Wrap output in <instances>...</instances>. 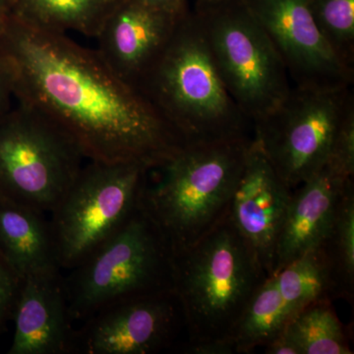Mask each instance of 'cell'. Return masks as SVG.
Wrapping results in <instances>:
<instances>
[{
  "label": "cell",
  "mask_w": 354,
  "mask_h": 354,
  "mask_svg": "<svg viewBox=\"0 0 354 354\" xmlns=\"http://www.w3.org/2000/svg\"><path fill=\"white\" fill-rule=\"evenodd\" d=\"M0 57L16 102L62 130L90 162L152 169L187 144L141 88L66 34L11 14L0 29Z\"/></svg>",
  "instance_id": "cell-1"
},
{
  "label": "cell",
  "mask_w": 354,
  "mask_h": 354,
  "mask_svg": "<svg viewBox=\"0 0 354 354\" xmlns=\"http://www.w3.org/2000/svg\"><path fill=\"white\" fill-rule=\"evenodd\" d=\"M251 140L187 143L148 169L141 205L172 253L194 244L227 215Z\"/></svg>",
  "instance_id": "cell-2"
},
{
  "label": "cell",
  "mask_w": 354,
  "mask_h": 354,
  "mask_svg": "<svg viewBox=\"0 0 354 354\" xmlns=\"http://www.w3.org/2000/svg\"><path fill=\"white\" fill-rule=\"evenodd\" d=\"M138 88L187 143L248 136L250 121L225 88L196 13L188 7Z\"/></svg>",
  "instance_id": "cell-3"
},
{
  "label": "cell",
  "mask_w": 354,
  "mask_h": 354,
  "mask_svg": "<svg viewBox=\"0 0 354 354\" xmlns=\"http://www.w3.org/2000/svg\"><path fill=\"white\" fill-rule=\"evenodd\" d=\"M266 278L227 215L194 244L172 253V286L183 312L186 346L230 344L235 325Z\"/></svg>",
  "instance_id": "cell-4"
},
{
  "label": "cell",
  "mask_w": 354,
  "mask_h": 354,
  "mask_svg": "<svg viewBox=\"0 0 354 354\" xmlns=\"http://www.w3.org/2000/svg\"><path fill=\"white\" fill-rule=\"evenodd\" d=\"M72 322L125 298L174 290L172 251L140 204L129 221L64 278Z\"/></svg>",
  "instance_id": "cell-5"
},
{
  "label": "cell",
  "mask_w": 354,
  "mask_h": 354,
  "mask_svg": "<svg viewBox=\"0 0 354 354\" xmlns=\"http://www.w3.org/2000/svg\"><path fill=\"white\" fill-rule=\"evenodd\" d=\"M225 88L250 123L285 101L290 79L285 64L243 0L194 10Z\"/></svg>",
  "instance_id": "cell-6"
},
{
  "label": "cell",
  "mask_w": 354,
  "mask_h": 354,
  "mask_svg": "<svg viewBox=\"0 0 354 354\" xmlns=\"http://www.w3.org/2000/svg\"><path fill=\"white\" fill-rule=\"evenodd\" d=\"M148 169L134 162L83 165L50 212L60 269L75 267L129 221L141 204Z\"/></svg>",
  "instance_id": "cell-7"
},
{
  "label": "cell",
  "mask_w": 354,
  "mask_h": 354,
  "mask_svg": "<svg viewBox=\"0 0 354 354\" xmlns=\"http://www.w3.org/2000/svg\"><path fill=\"white\" fill-rule=\"evenodd\" d=\"M80 149L17 104L0 118V198L50 213L83 167Z\"/></svg>",
  "instance_id": "cell-8"
},
{
  "label": "cell",
  "mask_w": 354,
  "mask_h": 354,
  "mask_svg": "<svg viewBox=\"0 0 354 354\" xmlns=\"http://www.w3.org/2000/svg\"><path fill=\"white\" fill-rule=\"evenodd\" d=\"M353 109L351 88L292 87L278 108L254 123L253 138L293 190L327 164L335 134Z\"/></svg>",
  "instance_id": "cell-9"
},
{
  "label": "cell",
  "mask_w": 354,
  "mask_h": 354,
  "mask_svg": "<svg viewBox=\"0 0 354 354\" xmlns=\"http://www.w3.org/2000/svg\"><path fill=\"white\" fill-rule=\"evenodd\" d=\"M185 332L174 290L125 298L97 310L74 332L72 354H153Z\"/></svg>",
  "instance_id": "cell-10"
},
{
  "label": "cell",
  "mask_w": 354,
  "mask_h": 354,
  "mask_svg": "<svg viewBox=\"0 0 354 354\" xmlns=\"http://www.w3.org/2000/svg\"><path fill=\"white\" fill-rule=\"evenodd\" d=\"M285 64L295 87L351 88L354 69L344 64L314 22L309 0H243Z\"/></svg>",
  "instance_id": "cell-11"
},
{
  "label": "cell",
  "mask_w": 354,
  "mask_h": 354,
  "mask_svg": "<svg viewBox=\"0 0 354 354\" xmlns=\"http://www.w3.org/2000/svg\"><path fill=\"white\" fill-rule=\"evenodd\" d=\"M291 193L252 137L227 216L268 277L274 270L277 242Z\"/></svg>",
  "instance_id": "cell-12"
},
{
  "label": "cell",
  "mask_w": 354,
  "mask_h": 354,
  "mask_svg": "<svg viewBox=\"0 0 354 354\" xmlns=\"http://www.w3.org/2000/svg\"><path fill=\"white\" fill-rule=\"evenodd\" d=\"M183 12L120 0L95 37V50L114 73L138 87L171 39Z\"/></svg>",
  "instance_id": "cell-13"
},
{
  "label": "cell",
  "mask_w": 354,
  "mask_h": 354,
  "mask_svg": "<svg viewBox=\"0 0 354 354\" xmlns=\"http://www.w3.org/2000/svg\"><path fill=\"white\" fill-rule=\"evenodd\" d=\"M9 354H72L74 329L60 270L22 279Z\"/></svg>",
  "instance_id": "cell-14"
},
{
  "label": "cell",
  "mask_w": 354,
  "mask_h": 354,
  "mask_svg": "<svg viewBox=\"0 0 354 354\" xmlns=\"http://www.w3.org/2000/svg\"><path fill=\"white\" fill-rule=\"evenodd\" d=\"M342 178L324 167L292 190L277 242L272 274L320 245L329 232L344 188Z\"/></svg>",
  "instance_id": "cell-15"
},
{
  "label": "cell",
  "mask_w": 354,
  "mask_h": 354,
  "mask_svg": "<svg viewBox=\"0 0 354 354\" xmlns=\"http://www.w3.org/2000/svg\"><path fill=\"white\" fill-rule=\"evenodd\" d=\"M0 254L22 278L38 272L62 271L46 214L1 198Z\"/></svg>",
  "instance_id": "cell-16"
},
{
  "label": "cell",
  "mask_w": 354,
  "mask_h": 354,
  "mask_svg": "<svg viewBox=\"0 0 354 354\" xmlns=\"http://www.w3.org/2000/svg\"><path fill=\"white\" fill-rule=\"evenodd\" d=\"M120 0H12V15L44 31L95 38Z\"/></svg>",
  "instance_id": "cell-17"
},
{
  "label": "cell",
  "mask_w": 354,
  "mask_h": 354,
  "mask_svg": "<svg viewBox=\"0 0 354 354\" xmlns=\"http://www.w3.org/2000/svg\"><path fill=\"white\" fill-rule=\"evenodd\" d=\"M290 320L276 274H272L254 292L235 325L230 339L234 353H251L254 349L265 348Z\"/></svg>",
  "instance_id": "cell-18"
},
{
  "label": "cell",
  "mask_w": 354,
  "mask_h": 354,
  "mask_svg": "<svg viewBox=\"0 0 354 354\" xmlns=\"http://www.w3.org/2000/svg\"><path fill=\"white\" fill-rule=\"evenodd\" d=\"M274 274L290 319L309 305L337 299L329 266L319 246Z\"/></svg>",
  "instance_id": "cell-19"
},
{
  "label": "cell",
  "mask_w": 354,
  "mask_h": 354,
  "mask_svg": "<svg viewBox=\"0 0 354 354\" xmlns=\"http://www.w3.org/2000/svg\"><path fill=\"white\" fill-rule=\"evenodd\" d=\"M329 266L335 297L353 302L354 295V186L353 179L342 193L329 232L321 242Z\"/></svg>",
  "instance_id": "cell-20"
},
{
  "label": "cell",
  "mask_w": 354,
  "mask_h": 354,
  "mask_svg": "<svg viewBox=\"0 0 354 354\" xmlns=\"http://www.w3.org/2000/svg\"><path fill=\"white\" fill-rule=\"evenodd\" d=\"M286 330L301 354H353L348 333L332 302L320 301L298 312Z\"/></svg>",
  "instance_id": "cell-21"
},
{
  "label": "cell",
  "mask_w": 354,
  "mask_h": 354,
  "mask_svg": "<svg viewBox=\"0 0 354 354\" xmlns=\"http://www.w3.org/2000/svg\"><path fill=\"white\" fill-rule=\"evenodd\" d=\"M309 6L330 48L354 69V0H309Z\"/></svg>",
  "instance_id": "cell-22"
},
{
  "label": "cell",
  "mask_w": 354,
  "mask_h": 354,
  "mask_svg": "<svg viewBox=\"0 0 354 354\" xmlns=\"http://www.w3.org/2000/svg\"><path fill=\"white\" fill-rule=\"evenodd\" d=\"M326 167L342 178H353L354 109L349 111L335 134Z\"/></svg>",
  "instance_id": "cell-23"
},
{
  "label": "cell",
  "mask_w": 354,
  "mask_h": 354,
  "mask_svg": "<svg viewBox=\"0 0 354 354\" xmlns=\"http://www.w3.org/2000/svg\"><path fill=\"white\" fill-rule=\"evenodd\" d=\"M22 279L0 254V334L8 321L12 320Z\"/></svg>",
  "instance_id": "cell-24"
},
{
  "label": "cell",
  "mask_w": 354,
  "mask_h": 354,
  "mask_svg": "<svg viewBox=\"0 0 354 354\" xmlns=\"http://www.w3.org/2000/svg\"><path fill=\"white\" fill-rule=\"evenodd\" d=\"M14 97L12 82L3 59L0 57V118L13 108Z\"/></svg>",
  "instance_id": "cell-25"
},
{
  "label": "cell",
  "mask_w": 354,
  "mask_h": 354,
  "mask_svg": "<svg viewBox=\"0 0 354 354\" xmlns=\"http://www.w3.org/2000/svg\"><path fill=\"white\" fill-rule=\"evenodd\" d=\"M264 348L266 354H301L286 327Z\"/></svg>",
  "instance_id": "cell-26"
},
{
  "label": "cell",
  "mask_w": 354,
  "mask_h": 354,
  "mask_svg": "<svg viewBox=\"0 0 354 354\" xmlns=\"http://www.w3.org/2000/svg\"><path fill=\"white\" fill-rule=\"evenodd\" d=\"M147 6L172 13H180L188 7L190 0H137Z\"/></svg>",
  "instance_id": "cell-27"
},
{
  "label": "cell",
  "mask_w": 354,
  "mask_h": 354,
  "mask_svg": "<svg viewBox=\"0 0 354 354\" xmlns=\"http://www.w3.org/2000/svg\"><path fill=\"white\" fill-rule=\"evenodd\" d=\"M12 13V0H0V29Z\"/></svg>",
  "instance_id": "cell-28"
},
{
  "label": "cell",
  "mask_w": 354,
  "mask_h": 354,
  "mask_svg": "<svg viewBox=\"0 0 354 354\" xmlns=\"http://www.w3.org/2000/svg\"><path fill=\"white\" fill-rule=\"evenodd\" d=\"M228 1L230 0H194V10H204Z\"/></svg>",
  "instance_id": "cell-29"
}]
</instances>
